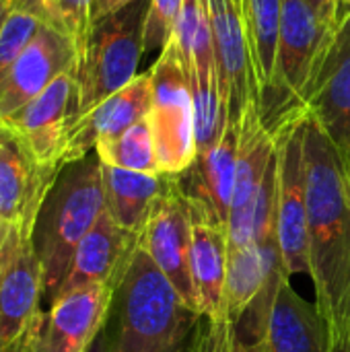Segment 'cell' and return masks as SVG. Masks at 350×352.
Listing matches in <instances>:
<instances>
[{
    "instance_id": "6da1fadb",
    "label": "cell",
    "mask_w": 350,
    "mask_h": 352,
    "mask_svg": "<svg viewBox=\"0 0 350 352\" xmlns=\"http://www.w3.org/2000/svg\"><path fill=\"white\" fill-rule=\"evenodd\" d=\"M307 260L332 349L350 342V194L347 165L322 128L303 120Z\"/></svg>"
},
{
    "instance_id": "7a4b0ae2",
    "label": "cell",
    "mask_w": 350,
    "mask_h": 352,
    "mask_svg": "<svg viewBox=\"0 0 350 352\" xmlns=\"http://www.w3.org/2000/svg\"><path fill=\"white\" fill-rule=\"evenodd\" d=\"M200 322L138 241L103 328L107 352H192Z\"/></svg>"
},
{
    "instance_id": "3957f363",
    "label": "cell",
    "mask_w": 350,
    "mask_h": 352,
    "mask_svg": "<svg viewBox=\"0 0 350 352\" xmlns=\"http://www.w3.org/2000/svg\"><path fill=\"white\" fill-rule=\"evenodd\" d=\"M105 210L103 165L97 153L66 163L37 214L33 239L43 270V299L52 305L74 252Z\"/></svg>"
},
{
    "instance_id": "277c9868",
    "label": "cell",
    "mask_w": 350,
    "mask_h": 352,
    "mask_svg": "<svg viewBox=\"0 0 350 352\" xmlns=\"http://www.w3.org/2000/svg\"><path fill=\"white\" fill-rule=\"evenodd\" d=\"M336 27V0H283L274 85L260 105L270 132L307 113L305 97Z\"/></svg>"
},
{
    "instance_id": "5b68a950",
    "label": "cell",
    "mask_w": 350,
    "mask_h": 352,
    "mask_svg": "<svg viewBox=\"0 0 350 352\" xmlns=\"http://www.w3.org/2000/svg\"><path fill=\"white\" fill-rule=\"evenodd\" d=\"M149 6L151 0H134L93 25L87 52L76 66L72 124L138 76Z\"/></svg>"
},
{
    "instance_id": "8992f818",
    "label": "cell",
    "mask_w": 350,
    "mask_h": 352,
    "mask_svg": "<svg viewBox=\"0 0 350 352\" xmlns=\"http://www.w3.org/2000/svg\"><path fill=\"white\" fill-rule=\"evenodd\" d=\"M151 78L153 101L146 122L153 132L159 167L161 173L179 175L196 161L198 144L190 76L171 39L151 66Z\"/></svg>"
},
{
    "instance_id": "52a82bcc",
    "label": "cell",
    "mask_w": 350,
    "mask_h": 352,
    "mask_svg": "<svg viewBox=\"0 0 350 352\" xmlns=\"http://www.w3.org/2000/svg\"><path fill=\"white\" fill-rule=\"evenodd\" d=\"M140 245L149 252L163 276L173 285L184 303L196 311L198 297L192 280L190 250H192V217L186 194L179 188L177 175H167L165 186L149 219L138 235Z\"/></svg>"
},
{
    "instance_id": "ba28073f",
    "label": "cell",
    "mask_w": 350,
    "mask_h": 352,
    "mask_svg": "<svg viewBox=\"0 0 350 352\" xmlns=\"http://www.w3.org/2000/svg\"><path fill=\"white\" fill-rule=\"evenodd\" d=\"M305 116L295 118L276 130V153H278L276 237H278L283 266L289 276L309 272L305 159H303Z\"/></svg>"
},
{
    "instance_id": "9c48e42d",
    "label": "cell",
    "mask_w": 350,
    "mask_h": 352,
    "mask_svg": "<svg viewBox=\"0 0 350 352\" xmlns=\"http://www.w3.org/2000/svg\"><path fill=\"white\" fill-rule=\"evenodd\" d=\"M35 229L8 225L0 250V349L23 336L41 316L43 270Z\"/></svg>"
},
{
    "instance_id": "30bf717a",
    "label": "cell",
    "mask_w": 350,
    "mask_h": 352,
    "mask_svg": "<svg viewBox=\"0 0 350 352\" xmlns=\"http://www.w3.org/2000/svg\"><path fill=\"white\" fill-rule=\"evenodd\" d=\"M208 19L227 124L239 128L248 109L258 107V85L245 25L231 0H208Z\"/></svg>"
},
{
    "instance_id": "8fae6325",
    "label": "cell",
    "mask_w": 350,
    "mask_h": 352,
    "mask_svg": "<svg viewBox=\"0 0 350 352\" xmlns=\"http://www.w3.org/2000/svg\"><path fill=\"white\" fill-rule=\"evenodd\" d=\"M76 109V72L60 74L23 109L2 120L27 146L31 157L50 171L64 167L68 130Z\"/></svg>"
},
{
    "instance_id": "7c38bea8",
    "label": "cell",
    "mask_w": 350,
    "mask_h": 352,
    "mask_svg": "<svg viewBox=\"0 0 350 352\" xmlns=\"http://www.w3.org/2000/svg\"><path fill=\"white\" fill-rule=\"evenodd\" d=\"M305 111L350 167V14L338 21L334 37L314 74L305 97Z\"/></svg>"
},
{
    "instance_id": "4fadbf2b",
    "label": "cell",
    "mask_w": 350,
    "mask_h": 352,
    "mask_svg": "<svg viewBox=\"0 0 350 352\" xmlns=\"http://www.w3.org/2000/svg\"><path fill=\"white\" fill-rule=\"evenodd\" d=\"M274 155L276 134L262 124L258 107H250L239 126V153L227 221L229 254L254 245L256 200Z\"/></svg>"
},
{
    "instance_id": "5bb4252c",
    "label": "cell",
    "mask_w": 350,
    "mask_h": 352,
    "mask_svg": "<svg viewBox=\"0 0 350 352\" xmlns=\"http://www.w3.org/2000/svg\"><path fill=\"white\" fill-rule=\"evenodd\" d=\"M118 285L95 283L58 295L45 314L37 352H87L103 332Z\"/></svg>"
},
{
    "instance_id": "9a60e30c",
    "label": "cell",
    "mask_w": 350,
    "mask_h": 352,
    "mask_svg": "<svg viewBox=\"0 0 350 352\" xmlns=\"http://www.w3.org/2000/svg\"><path fill=\"white\" fill-rule=\"evenodd\" d=\"M68 70L76 72L72 43L50 25H43L0 80V122L23 109Z\"/></svg>"
},
{
    "instance_id": "2e32d148",
    "label": "cell",
    "mask_w": 350,
    "mask_h": 352,
    "mask_svg": "<svg viewBox=\"0 0 350 352\" xmlns=\"http://www.w3.org/2000/svg\"><path fill=\"white\" fill-rule=\"evenodd\" d=\"M60 171L43 169L23 140L0 124V217L4 223L35 229L37 214Z\"/></svg>"
},
{
    "instance_id": "e0dca14e",
    "label": "cell",
    "mask_w": 350,
    "mask_h": 352,
    "mask_svg": "<svg viewBox=\"0 0 350 352\" xmlns=\"http://www.w3.org/2000/svg\"><path fill=\"white\" fill-rule=\"evenodd\" d=\"M151 101L153 78L151 70H146L70 126L64 151V165L93 153L99 140L118 136L136 122L144 120L149 116Z\"/></svg>"
},
{
    "instance_id": "ac0fdd59",
    "label": "cell",
    "mask_w": 350,
    "mask_h": 352,
    "mask_svg": "<svg viewBox=\"0 0 350 352\" xmlns=\"http://www.w3.org/2000/svg\"><path fill=\"white\" fill-rule=\"evenodd\" d=\"M136 245H138V235L122 229L111 219V214L103 210L97 223L93 225V229L78 243L70 270L58 295L95 283L118 285L132 260Z\"/></svg>"
},
{
    "instance_id": "d6986e66",
    "label": "cell",
    "mask_w": 350,
    "mask_h": 352,
    "mask_svg": "<svg viewBox=\"0 0 350 352\" xmlns=\"http://www.w3.org/2000/svg\"><path fill=\"white\" fill-rule=\"evenodd\" d=\"M190 217H192L190 266H192V280L198 297V307L204 318H217L223 309L225 285H227V264H229L227 223H223L210 210L196 204H190Z\"/></svg>"
},
{
    "instance_id": "ffe728a7",
    "label": "cell",
    "mask_w": 350,
    "mask_h": 352,
    "mask_svg": "<svg viewBox=\"0 0 350 352\" xmlns=\"http://www.w3.org/2000/svg\"><path fill=\"white\" fill-rule=\"evenodd\" d=\"M239 153V128L227 124L215 146L200 153L196 161L177 175L179 188L190 204L210 210L223 223L229 221L235 167Z\"/></svg>"
},
{
    "instance_id": "44dd1931",
    "label": "cell",
    "mask_w": 350,
    "mask_h": 352,
    "mask_svg": "<svg viewBox=\"0 0 350 352\" xmlns=\"http://www.w3.org/2000/svg\"><path fill=\"white\" fill-rule=\"evenodd\" d=\"M264 342L268 352H332L324 318L291 287V276L278 285Z\"/></svg>"
},
{
    "instance_id": "7402d4cb",
    "label": "cell",
    "mask_w": 350,
    "mask_h": 352,
    "mask_svg": "<svg viewBox=\"0 0 350 352\" xmlns=\"http://www.w3.org/2000/svg\"><path fill=\"white\" fill-rule=\"evenodd\" d=\"M103 165L105 210L126 231L140 235L167 173H138Z\"/></svg>"
},
{
    "instance_id": "603a6c76",
    "label": "cell",
    "mask_w": 350,
    "mask_h": 352,
    "mask_svg": "<svg viewBox=\"0 0 350 352\" xmlns=\"http://www.w3.org/2000/svg\"><path fill=\"white\" fill-rule=\"evenodd\" d=\"M283 0H243L241 16L252 50L256 85H258V111L274 85L278 31H281Z\"/></svg>"
},
{
    "instance_id": "cb8c5ba5",
    "label": "cell",
    "mask_w": 350,
    "mask_h": 352,
    "mask_svg": "<svg viewBox=\"0 0 350 352\" xmlns=\"http://www.w3.org/2000/svg\"><path fill=\"white\" fill-rule=\"evenodd\" d=\"M95 153L101 159V163L111 167L138 173H161L153 132L146 118L136 122L118 136L99 140Z\"/></svg>"
},
{
    "instance_id": "d4e9b609",
    "label": "cell",
    "mask_w": 350,
    "mask_h": 352,
    "mask_svg": "<svg viewBox=\"0 0 350 352\" xmlns=\"http://www.w3.org/2000/svg\"><path fill=\"white\" fill-rule=\"evenodd\" d=\"M45 25L62 33L74 47L76 66L80 64L93 31V0H35Z\"/></svg>"
},
{
    "instance_id": "484cf974",
    "label": "cell",
    "mask_w": 350,
    "mask_h": 352,
    "mask_svg": "<svg viewBox=\"0 0 350 352\" xmlns=\"http://www.w3.org/2000/svg\"><path fill=\"white\" fill-rule=\"evenodd\" d=\"M43 25L35 0H14V6L0 29V80Z\"/></svg>"
},
{
    "instance_id": "4316f807",
    "label": "cell",
    "mask_w": 350,
    "mask_h": 352,
    "mask_svg": "<svg viewBox=\"0 0 350 352\" xmlns=\"http://www.w3.org/2000/svg\"><path fill=\"white\" fill-rule=\"evenodd\" d=\"M192 352H268L264 340H248L239 324L227 316L204 318L200 322Z\"/></svg>"
},
{
    "instance_id": "83f0119b",
    "label": "cell",
    "mask_w": 350,
    "mask_h": 352,
    "mask_svg": "<svg viewBox=\"0 0 350 352\" xmlns=\"http://www.w3.org/2000/svg\"><path fill=\"white\" fill-rule=\"evenodd\" d=\"M184 0H151L144 23V52H159L173 37Z\"/></svg>"
},
{
    "instance_id": "f1b7e54d",
    "label": "cell",
    "mask_w": 350,
    "mask_h": 352,
    "mask_svg": "<svg viewBox=\"0 0 350 352\" xmlns=\"http://www.w3.org/2000/svg\"><path fill=\"white\" fill-rule=\"evenodd\" d=\"M43 322H45V314L23 334L19 336L14 342L2 346L0 352H37V344H39V336H41V328H43Z\"/></svg>"
},
{
    "instance_id": "f546056e",
    "label": "cell",
    "mask_w": 350,
    "mask_h": 352,
    "mask_svg": "<svg viewBox=\"0 0 350 352\" xmlns=\"http://www.w3.org/2000/svg\"><path fill=\"white\" fill-rule=\"evenodd\" d=\"M130 2H134V0H93V21L97 23L99 19L120 10L122 6H126Z\"/></svg>"
},
{
    "instance_id": "4dcf8cb0",
    "label": "cell",
    "mask_w": 350,
    "mask_h": 352,
    "mask_svg": "<svg viewBox=\"0 0 350 352\" xmlns=\"http://www.w3.org/2000/svg\"><path fill=\"white\" fill-rule=\"evenodd\" d=\"M12 6H14V0H0V29H2L6 16L10 14Z\"/></svg>"
},
{
    "instance_id": "1f68e13d",
    "label": "cell",
    "mask_w": 350,
    "mask_h": 352,
    "mask_svg": "<svg viewBox=\"0 0 350 352\" xmlns=\"http://www.w3.org/2000/svg\"><path fill=\"white\" fill-rule=\"evenodd\" d=\"M350 14V0H336V16L338 21H342L344 16Z\"/></svg>"
},
{
    "instance_id": "d6a6232c",
    "label": "cell",
    "mask_w": 350,
    "mask_h": 352,
    "mask_svg": "<svg viewBox=\"0 0 350 352\" xmlns=\"http://www.w3.org/2000/svg\"><path fill=\"white\" fill-rule=\"evenodd\" d=\"M87 352H107V344H105V336H103V332L95 338V342L89 346V351Z\"/></svg>"
},
{
    "instance_id": "836d02e7",
    "label": "cell",
    "mask_w": 350,
    "mask_h": 352,
    "mask_svg": "<svg viewBox=\"0 0 350 352\" xmlns=\"http://www.w3.org/2000/svg\"><path fill=\"white\" fill-rule=\"evenodd\" d=\"M6 231H8V223H4V221H2V217H0V250H2V245H4Z\"/></svg>"
},
{
    "instance_id": "e575fe53",
    "label": "cell",
    "mask_w": 350,
    "mask_h": 352,
    "mask_svg": "<svg viewBox=\"0 0 350 352\" xmlns=\"http://www.w3.org/2000/svg\"><path fill=\"white\" fill-rule=\"evenodd\" d=\"M332 352H350V342L344 344V346H340V349H332Z\"/></svg>"
},
{
    "instance_id": "d590c367",
    "label": "cell",
    "mask_w": 350,
    "mask_h": 352,
    "mask_svg": "<svg viewBox=\"0 0 350 352\" xmlns=\"http://www.w3.org/2000/svg\"><path fill=\"white\" fill-rule=\"evenodd\" d=\"M231 2H233V4L239 8V12H241V8H243V0H231ZM241 19H243V16H241Z\"/></svg>"
},
{
    "instance_id": "8d00e7d4",
    "label": "cell",
    "mask_w": 350,
    "mask_h": 352,
    "mask_svg": "<svg viewBox=\"0 0 350 352\" xmlns=\"http://www.w3.org/2000/svg\"><path fill=\"white\" fill-rule=\"evenodd\" d=\"M347 184H349V194H350V167H347Z\"/></svg>"
}]
</instances>
